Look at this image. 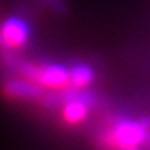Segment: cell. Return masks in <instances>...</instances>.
Returning <instances> with one entry per match:
<instances>
[{
  "instance_id": "cell-8",
  "label": "cell",
  "mask_w": 150,
  "mask_h": 150,
  "mask_svg": "<svg viewBox=\"0 0 150 150\" xmlns=\"http://www.w3.org/2000/svg\"><path fill=\"white\" fill-rule=\"evenodd\" d=\"M0 50H4V44H3V40H1V32H0Z\"/></svg>"
},
{
  "instance_id": "cell-2",
  "label": "cell",
  "mask_w": 150,
  "mask_h": 150,
  "mask_svg": "<svg viewBox=\"0 0 150 150\" xmlns=\"http://www.w3.org/2000/svg\"><path fill=\"white\" fill-rule=\"evenodd\" d=\"M149 128L143 122L122 120L115 122L102 137L103 144L117 149H136L146 143Z\"/></svg>"
},
{
  "instance_id": "cell-7",
  "label": "cell",
  "mask_w": 150,
  "mask_h": 150,
  "mask_svg": "<svg viewBox=\"0 0 150 150\" xmlns=\"http://www.w3.org/2000/svg\"><path fill=\"white\" fill-rule=\"evenodd\" d=\"M52 12L58 13V15H64L67 12V6L63 0H42Z\"/></svg>"
},
{
  "instance_id": "cell-4",
  "label": "cell",
  "mask_w": 150,
  "mask_h": 150,
  "mask_svg": "<svg viewBox=\"0 0 150 150\" xmlns=\"http://www.w3.org/2000/svg\"><path fill=\"white\" fill-rule=\"evenodd\" d=\"M1 92L6 98L15 100H34L42 98V88L29 79H10L3 83Z\"/></svg>"
},
{
  "instance_id": "cell-5",
  "label": "cell",
  "mask_w": 150,
  "mask_h": 150,
  "mask_svg": "<svg viewBox=\"0 0 150 150\" xmlns=\"http://www.w3.org/2000/svg\"><path fill=\"white\" fill-rule=\"evenodd\" d=\"M61 114H63V120H64L67 124L76 125V124L83 122V121L88 118L89 105H88L86 100L80 99V98L70 99L64 103Z\"/></svg>"
},
{
  "instance_id": "cell-6",
  "label": "cell",
  "mask_w": 150,
  "mask_h": 150,
  "mask_svg": "<svg viewBox=\"0 0 150 150\" xmlns=\"http://www.w3.org/2000/svg\"><path fill=\"white\" fill-rule=\"evenodd\" d=\"M69 73H70V86L76 89H83L95 80V71L92 66L86 63L74 64L71 69H69Z\"/></svg>"
},
{
  "instance_id": "cell-3",
  "label": "cell",
  "mask_w": 150,
  "mask_h": 150,
  "mask_svg": "<svg viewBox=\"0 0 150 150\" xmlns=\"http://www.w3.org/2000/svg\"><path fill=\"white\" fill-rule=\"evenodd\" d=\"M4 51L18 50L28 44L31 38V26L21 16H9L0 23Z\"/></svg>"
},
{
  "instance_id": "cell-1",
  "label": "cell",
  "mask_w": 150,
  "mask_h": 150,
  "mask_svg": "<svg viewBox=\"0 0 150 150\" xmlns=\"http://www.w3.org/2000/svg\"><path fill=\"white\" fill-rule=\"evenodd\" d=\"M4 61L9 67L16 70L22 77L51 91H61L70 86L69 69L54 63H31L18 58L12 54H4Z\"/></svg>"
}]
</instances>
